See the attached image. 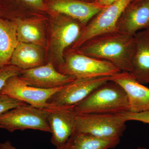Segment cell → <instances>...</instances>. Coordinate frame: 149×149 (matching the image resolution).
Segmentation results:
<instances>
[{
    "label": "cell",
    "mask_w": 149,
    "mask_h": 149,
    "mask_svg": "<svg viewBox=\"0 0 149 149\" xmlns=\"http://www.w3.org/2000/svg\"><path fill=\"white\" fill-rule=\"evenodd\" d=\"M83 1H85L88 2L93 3L95 2L96 0H83Z\"/></svg>",
    "instance_id": "cell-26"
},
{
    "label": "cell",
    "mask_w": 149,
    "mask_h": 149,
    "mask_svg": "<svg viewBox=\"0 0 149 149\" xmlns=\"http://www.w3.org/2000/svg\"><path fill=\"white\" fill-rule=\"evenodd\" d=\"M135 38L118 30L98 35L75 50L114 65L121 72H131Z\"/></svg>",
    "instance_id": "cell-1"
},
{
    "label": "cell",
    "mask_w": 149,
    "mask_h": 149,
    "mask_svg": "<svg viewBox=\"0 0 149 149\" xmlns=\"http://www.w3.org/2000/svg\"><path fill=\"white\" fill-rule=\"evenodd\" d=\"M139 1H141V0H139Z\"/></svg>",
    "instance_id": "cell-32"
},
{
    "label": "cell",
    "mask_w": 149,
    "mask_h": 149,
    "mask_svg": "<svg viewBox=\"0 0 149 149\" xmlns=\"http://www.w3.org/2000/svg\"><path fill=\"white\" fill-rule=\"evenodd\" d=\"M21 70L17 67L11 64L0 68V91H1L9 79L14 76L20 75Z\"/></svg>",
    "instance_id": "cell-21"
},
{
    "label": "cell",
    "mask_w": 149,
    "mask_h": 149,
    "mask_svg": "<svg viewBox=\"0 0 149 149\" xmlns=\"http://www.w3.org/2000/svg\"><path fill=\"white\" fill-rule=\"evenodd\" d=\"M62 87L50 89L36 88L28 85L18 75L9 79L0 93L35 107L49 109L48 100Z\"/></svg>",
    "instance_id": "cell-9"
},
{
    "label": "cell",
    "mask_w": 149,
    "mask_h": 149,
    "mask_svg": "<svg viewBox=\"0 0 149 149\" xmlns=\"http://www.w3.org/2000/svg\"><path fill=\"white\" fill-rule=\"evenodd\" d=\"M1 17H3L1 11V9H0V18Z\"/></svg>",
    "instance_id": "cell-28"
},
{
    "label": "cell",
    "mask_w": 149,
    "mask_h": 149,
    "mask_svg": "<svg viewBox=\"0 0 149 149\" xmlns=\"http://www.w3.org/2000/svg\"><path fill=\"white\" fill-rule=\"evenodd\" d=\"M48 12L57 13L72 17L84 26L103 8L83 0H46Z\"/></svg>",
    "instance_id": "cell-12"
},
{
    "label": "cell",
    "mask_w": 149,
    "mask_h": 149,
    "mask_svg": "<svg viewBox=\"0 0 149 149\" xmlns=\"http://www.w3.org/2000/svg\"><path fill=\"white\" fill-rule=\"evenodd\" d=\"M19 43L16 26L9 19L0 18V68L10 64Z\"/></svg>",
    "instance_id": "cell-18"
},
{
    "label": "cell",
    "mask_w": 149,
    "mask_h": 149,
    "mask_svg": "<svg viewBox=\"0 0 149 149\" xmlns=\"http://www.w3.org/2000/svg\"><path fill=\"white\" fill-rule=\"evenodd\" d=\"M1 0H0V9H1Z\"/></svg>",
    "instance_id": "cell-29"
},
{
    "label": "cell",
    "mask_w": 149,
    "mask_h": 149,
    "mask_svg": "<svg viewBox=\"0 0 149 149\" xmlns=\"http://www.w3.org/2000/svg\"><path fill=\"white\" fill-rule=\"evenodd\" d=\"M139 0H134V1H138Z\"/></svg>",
    "instance_id": "cell-30"
},
{
    "label": "cell",
    "mask_w": 149,
    "mask_h": 149,
    "mask_svg": "<svg viewBox=\"0 0 149 149\" xmlns=\"http://www.w3.org/2000/svg\"><path fill=\"white\" fill-rule=\"evenodd\" d=\"M46 63L45 49L33 44L19 42L9 64L17 67L22 70H25Z\"/></svg>",
    "instance_id": "cell-17"
},
{
    "label": "cell",
    "mask_w": 149,
    "mask_h": 149,
    "mask_svg": "<svg viewBox=\"0 0 149 149\" xmlns=\"http://www.w3.org/2000/svg\"><path fill=\"white\" fill-rule=\"evenodd\" d=\"M84 27L72 17L49 12L45 49L47 63H51L59 71L64 63L65 52L78 40Z\"/></svg>",
    "instance_id": "cell-2"
},
{
    "label": "cell",
    "mask_w": 149,
    "mask_h": 149,
    "mask_svg": "<svg viewBox=\"0 0 149 149\" xmlns=\"http://www.w3.org/2000/svg\"><path fill=\"white\" fill-rule=\"evenodd\" d=\"M122 113L77 114L74 132L104 139H120L126 129Z\"/></svg>",
    "instance_id": "cell-5"
},
{
    "label": "cell",
    "mask_w": 149,
    "mask_h": 149,
    "mask_svg": "<svg viewBox=\"0 0 149 149\" xmlns=\"http://www.w3.org/2000/svg\"><path fill=\"white\" fill-rule=\"evenodd\" d=\"M111 77L75 79L62 87L48 100L50 108L73 107L94 90L110 80Z\"/></svg>",
    "instance_id": "cell-8"
},
{
    "label": "cell",
    "mask_w": 149,
    "mask_h": 149,
    "mask_svg": "<svg viewBox=\"0 0 149 149\" xmlns=\"http://www.w3.org/2000/svg\"><path fill=\"white\" fill-rule=\"evenodd\" d=\"M63 149L61 148V149Z\"/></svg>",
    "instance_id": "cell-31"
},
{
    "label": "cell",
    "mask_w": 149,
    "mask_h": 149,
    "mask_svg": "<svg viewBox=\"0 0 149 149\" xmlns=\"http://www.w3.org/2000/svg\"><path fill=\"white\" fill-rule=\"evenodd\" d=\"M110 80L122 87L128 97L129 111H149V88L139 83L129 72H120Z\"/></svg>",
    "instance_id": "cell-13"
},
{
    "label": "cell",
    "mask_w": 149,
    "mask_h": 149,
    "mask_svg": "<svg viewBox=\"0 0 149 149\" xmlns=\"http://www.w3.org/2000/svg\"><path fill=\"white\" fill-rule=\"evenodd\" d=\"M134 37L136 45L130 73L141 84H149V29L139 31Z\"/></svg>",
    "instance_id": "cell-16"
},
{
    "label": "cell",
    "mask_w": 149,
    "mask_h": 149,
    "mask_svg": "<svg viewBox=\"0 0 149 149\" xmlns=\"http://www.w3.org/2000/svg\"><path fill=\"white\" fill-rule=\"evenodd\" d=\"M28 104L0 93V115L19 106Z\"/></svg>",
    "instance_id": "cell-22"
},
{
    "label": "cell",
    "mask_w": 149,
    "mask_h": 149,
    "mask_svg": "<svg viewBox=\"0 0 149 149\" xmlns=\"http://www.w3.org/2000/svg\"><path fill=\"white\" fill-rule=\"evenodd\" d=\"M47 109L19 106L0 115V128L13 132L27 129L50 133Z\"/></svg>",
    "instance_id": "cell-6"
},
{
    "label": "cell",
    "mask_w": 149,
    "mask_h": 149,
    "mask_svg": "<svg viewBox=\"0 0 149 149\" xmlns=\"http://www.w3.org/2000/svg\"><path fill=\"white\" fill-rule=\"evenodd\" d=\"M137 149H148L146 148H143V147H139Z\"/></svg>",
    "instance_id": "cell-27"
},
{
    "label": "cell",
    "mask_w": 149,
    "mask_h": 149,
    "mask_svg": "<svg viewBox=\"0 0 149 149\" xmlns=\"http://www.w3.org/2000/svg\"><path fill=\"white\" fill-rule=\"evenodd\" d=\"M134 0H118L103 8L83 27L81 35L69 49H76L98 35L117 30L116 25L125 8Z\"/></svg>",
    "instance_id": "cell-7"
},
{
    "label": "cell",
    "mask_w": 149,
    "mask_h": 149,
    "mask_svg": "<svg viewBox=\"0 0 149 149\" xmlns=\"http://www.w3.org/2000/svg\"><path fill=\"white\" fill-rule=\"evenodd\" d=\"M19 76L28 85L46 89L62 87L75 79L59 72L51 63L32 69L22 70Z\"/></svg>",
    "instance_id": "cell-11"
},
{
    "label": "cell",
    "mask_w": 149,
    "mask_h": 149,
    "mask_svg": "<svg viewBox=\"0 0 149 149\" xmlns=\"http://www.w3.org/2000/svg\"><path fill=\"white\" fill-rule=\"evenodd\" d=\"M120 139H104L74 132L63 149H109L114 148L120 143Z\"/></svg>",
    "instance_id": "cell-19"
},
{
    "label": "cell",
    "mask_w": 149,
    "mask_h": 149,
    "mask_svg": "<svg viewBox=\"0 0 149 149\" xmlns=\"http://www.w3.org/2000/svg\"><path fill=\"white\" fill-rule=\"evenodd\" d=\"M149 29V0L133 1L123 13L116 29L131 36Z\"/></svg>",
    "instance_id": "cell-14"
},
{
    "label": "cell",
    "mask_w": 149,
    "mask_h": 149,
    "mask_svg": "<svg viewBox=\"0 0 149 149\" xmlns=\"http://www.w3.org/2000/svg\"><path fill=\"white\" fill-rule=\"evenodd\" d=\"M72 109L77 114H118L129 112V105L122 87L110 80Z\"/></svg>",
    "instance_id": "cell-3"
},
{
    "label": "cell",
    "mask_w": 149,
    "mask_h": 149,
    "mask_svg": "<svg viewBox=\"0 0 149 149\" xmlns=\"http://www.w3.org/2000/svg\"><path fill=\"white\" fill-rule=\"evenodd\" d=\"M123 115L126 121L134 120L149 124V111L140 113L127 112L123 113Z\"/></svg>",
    "instance_id": "cell-23"
},
{
    "label": "cell",
    "mask_w": 149,
    "mask_h": 149,
    "mask_svg": "<svg viewBox=\"0 0 149 149\" xmlns=\"http://www.w3.org/2000/svg\"><path fill=\"white\" fill-rule=\"evenodd\" d=\"M0 149H16L13 146L10 141H6L3 143H0Z\"/></svg>",
    "instance_id": "cell-25"
},
{
    "label": "cell",
    "mask_w": 149,
    "mask_h": 149,
    "mask_svg": "<svg viewBox=\"0 0 149 149\" xmlns=\"http://www.w3.org/2000/svg\"><path fill=\"white\" fill-rule=\"evenodd\" d=\"M72 107L47 109L48 121L51 130V143L56 149L62 148L74 131L76 113Z\"/></svg>",
    "instance_id": "cell-10"
},
{
    "label": "cell",
    "mask_w": 149,
    "mask_h": 149,
    "mask_svg": "<svg viewBox=\"0 0 149 149\" xmlns=\"http://www.w3.org/2000/svg\"><path fill=\"white\" fill-rule=\"evenodd\" d=\"M48 17L36 16L12 19L16 26L19 42L33 44L46 49Z\"/></svg>",
    "instance_id": "cell-15"
},
{
    "label": "cell",
    "mask_w": 149,
    "mask_h": 149,
    "mask_svg": "<svg viewBox=\"0 0 149 149\" xmlns=\"http://www.w3.org/2000/svg\"><path fill=\"white\" fill-rule=\"evenodd\" d=\"M117 1L118 0H96L94 3L103 8H104Z\"/></svg>",
    "instance_id": "cell-24"
},
{
    "label": "cell",
    "mask_w": 149,
    "mask_h": 149,
    "mask_svg": "<svg viewBox=\"0 0 149 149\" xmlns=\"http://www.w3.org/2000/svg\"><path fill=\"white\" fill-rule=\"evenodd\" d=\"M4 0H1V3ZM14 7L10 19L36 16H47V9L45 4L46 0H5Z\"/></svg>",
    "instance_id": "cell-20"
},
{
    "label": "cell",
    "mask_w": 149,
    "mask_h": 149,
    "mask_svg": "<svg viewBox=\"0 0 149 149\" xmlns=\"http://www.w3.org/2000/svg\"><path fill=\"white\" fill-rule=\"evenodd\" d=\"M59 72L75 79L111 77L121 72L114 65L68 49L64 53V63Z\"/></svg>",
    "instance_id": "cell-4"
},
{
    "label": "cell",
    "mask_w": 149,
    "mask_h": 149,
    "mask_svg": "<svg viewBox=\"0 0 149 149\" xmlns=\"http://www.w3.org/2000/svg\"></svg>",
    "instance_id": "cell-33"
}]
</instances>
